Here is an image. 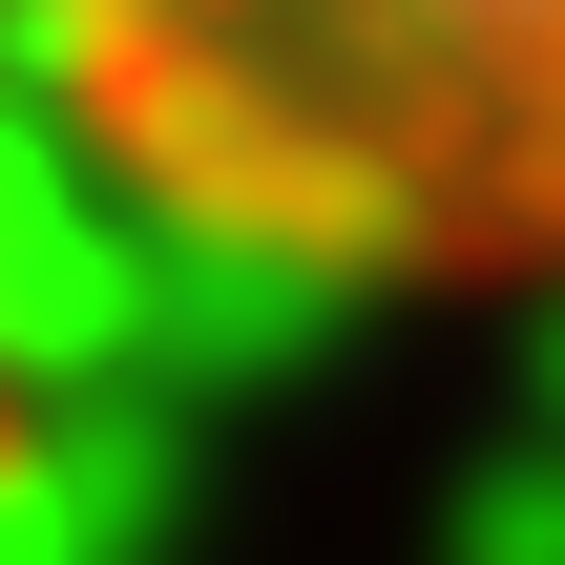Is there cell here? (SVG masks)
<instances>
[{
  "label": "cell",
  "mask_w": 565,
  "mask_h": 565,
  "mask_svg": "<svg viewBox=\"0 0 565 565\" xmlns=\"http://www.w3.org/2000/svg\"><path fill=\"white\" fill-rule=\"evenodd\" d=\"M0 482H21V398H0Z\"/></svg>",
  "instance_id": "obj_2"
},
{
  "label": "cell",
  "mask_w": 565,
  "mask_h": 565,
  "mask_svg": "<svg viewBox=\"0 0 565 565\" xmlns=\"http://www.w3.org/2000/svg\"><path fill=\"white\" fill-rule=\"evenodd\" d=\"M63 126L315 294H565V0H0Z\"/></svg>",
  "instance_id": "obj_1"
}]
</instances>
